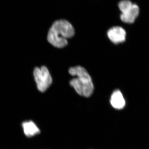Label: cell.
Wrapping results in <instances>:
<instances>
[{"label": "cell", "mask_w": 149, "mask_h": 149, "mask_svg": "<svg viewBox=\"0 0 149 149\" xmlns=\"http://www.w3.org/2000/svg\"><path fill=\"white\" fill-rule=\"evenodd\" d=\"M74 29L71 23L65 19L54 22L47 36L48 42L56 48L64 47L68 44V39L74 36Z\"/></svg>", "instance_id": "obj_1"}, {"label": "cell", "mask_w": 149, "mask_h": 149, "mask_svg": "<svg viewBox=\"0 0 149 149\" xmlns=\"http://www.w3.org/2000/svg\"><path fill=\"white\" fill-rule=\"evenodd\" d=\"M70 75L76 77L70 81V84L73 87L77 94L83 97H91L94 91V87L92 78L85 68L77 66L69 69Z\"/></svg>", "instance_id": "obj_2"}, {"label": "cell", "mask_w": 149, "mask_h": 149, "mask_svg": "<svg viewBox=\"0 0 149 149\" xmlns=\"http://www.w3.org/2000/svg\"><path fill=\"white\" fill-rule=\"evenodd\" d=\"M34 75L38 90L45 92L52 83V79L49 72L46 67H36L34 69Z\"/></svg>", "instance_id": "obj_3"}, {"label": "cell", "mask_w": 149, "mask_h": 149, "mask_svg": "<svg viewBox=\"0 0 149 149\" xmlns=\"http://www.w3.org/2000/svg\"><path fill=\"white\" fill-rule=\"evenodd\" d=\"M107 35L112 42L117 44L125 41L126 33L125 29L120 26H115L108 30Z\"/></svg>", "instance_id": "obj_4"}, {"label": "cell", "mask_w": 149, "mask_h": 149, "mask_svg": "<svg viewBox=\"0 0 149 149\" xmlns=\"http://www.w3.org/2000/svg\"><path fill=\"white\" fill-rule=\"evenodd\" d=\"M140 13V8L136 4H133L130 8L121 13L120 18L121 21L125 23L131 24L136 20Z\"/></svg>", "instance_id": "obj_5"}, {"label": "cell", "mask_w": 149, "mask_h": 149, "mask_svg": "<svg viewBox=\"0 0 149 149\" xmlns=\"http://www.w3.org/2000/svg\"><path fill=\"white\" fill-rule=\"evenodd\" d=\"M110 103L115 109H121L125 107V99L120 91L116 90L113 92L111 97Z\"/></svg>", "instance_id": "obj_6"}, {"label": "cell", "mask_w": 149, "mask_h": 149, "mask_svg": "<svg viewBox=\"0 0 149 149\" xmlns=\"http://www.w3.org/2000/svg\"><path fill=\"white\" fill-rule=\"evenodd\" d=\"M22 127L25 136L29 138L36 136L40 132V129L32 120L23 122L22 123Z\"/></svg>", "instance_id": "obj_7"}, {"label": "cell", "mask_w": 149, "mask_h": 149, "mask_svg": "<svg viewBox=\"0 0 149 149\" xmlns=\"http://www.w3.org/2000/svg\"><path fill=\"white\" fill-rule=\"evenodd\" d=\"M133 4L130 0H121L118 3V6L121 13H123L130 8Z\"/></svg>", "instance_id": "obj_8"}]
</instances>
